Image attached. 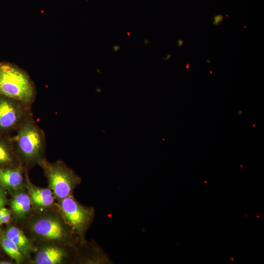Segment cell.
Masks as SVG:
<instances>
[{"mask_svg": "<svg viewBox=\"0 0 264 264\" xmlns=\"http://www.w3.org/2000/svg\"><path fill=\"white\" fill-rule=\"evenodd\" d=\"M11 139L21 164L25 168L39 163L44 158L45 136L33 116L27 119L15 132Z\"/></svg>", "mask_w": 264, "mask_h": 264, "instance_id": "6da1fadb", "label": "cell"}, {"mask_svg": "<svg viewBox=\"0 0 264 264\" xmlns=\"http://www.w3.org/2000/svg\"><path fill=\"white\" fill-rule=\"evenodd\" d=\"M0 94L31 106L36 89L27 72L14 64L3 62H0Z\"/></svg>", "mask_w": 264, "mask_h": 264, "instance_id": "7a4b0ae2", "label": "cell"}, {"mask_svg": "<svg viewBox=\"0 0 264 264\" xmlns=\"http://www.w3.org/2000/svg\"><path fill=\"white\" fill-rule=\"evenodd\" d=\"M39 165L54 197L60 200L72 195L74 189L81 183V178L61 160L51 163L44 158Z\"/></svg>", "mask_w": 264, "mask_h": 264, "instance_id": "3957f363", "label": "cell"}, {"mask_svg": "<svg viewBox=\"0 0 264 264\" xmlns=\"http://www.w3.org/2000/svg\"><path fill=\"white\" fill-rule=\"evenodd\" d=\"M31 230L37 238L55 242L73 244L79 241L78 237L66 222L55 216L40 217L31 224Z\"/></svg>", "mask_w": 264, "mask_h": 264, "instance_id": "277c9868", "label": "cell"}, {"mask_svg": "<svg viewBox=\"0 0 264 264\" xmlns=\"http://www.w3.org/2000/svg\"><path fill=\"white\" fill-rule=\"evenodd\" d=\"M59 208L62 217L77 236L81 244L85 242L86 233L94 218V209L83 205L72 195L61 199Z\"/></svg>", "mask_w": 264, "mask_h": 264, "instance_id": "5b68a950", "label": "cell"}, {"mask_svg": "<svg viewBox=\"0 0 264 264\" xmlns=\"http://www.w3.org/2000/svg\"><path fill=\"white\" fill-rule=\"evenodd\" d=\"M32 116L31 105L0 94V134L10 135Z\"/></svg>", "mask_w": 264, "mask_h": 264, "instance_id": "8992f818", "label": "cell"}, {"mask_svg": "<svg viewBox=\"0 0 264 264\" xmlns=\"http://www.w3.org/2000/svg\"><path fill=\"white\" fill-rule=\"evenodd\" d=\"M21 165L15 153L11 136L0 134V168Z\"/></svg>", "mask_w": 264, "mask_h": 264, "instance_id": "52a82bcc", "label": "cell"}, {"mask_svg": "<svg viewBox=\"0 0 264 264\" xmlns=\"http://www.w3.org/2000/svg\"><path fill=\"white\" fill-rule=\"evenodd\" d=\"M25 170L26 168L22 165L14 167L0 168V185L13 189L22 186L26 177L25 176L24 178Z\"/></svg>", "mask_w": 264, "mask_h": 264, "instance_id": "ba28073f", "label": "cell"}, {"mask_svg": "<svg viewBox=\"0 0 264 264\" xmlns=\"http://www.w3.org/2000/svg\"><path fill=\"white\" fill-rule=\"evenodd\" d=\"M25 180L28 194L31 203L41 208L48 207L54 202V196L50 188H41L32 185L26 174Z\"/></svg>", "mask_w": 264, "mask_h": 264, "instance_id": "9c48e42d", "label": "cell"}, {"mask_svg": "<svg viewBox=\"0 0 264 264\" xmlns=\"http://www.w3.org/2000/svg\"><path fill=\"white\" fill-rule=\"evenodd\" d=\"M66 253L62 248L54 245L43 247L37 254V264H59L66 258Z\"/></svg>", "mask_w": 264, "mask_h": 264, "instance_id": "30bf717a", "label": "cell"}, {"mask_svg": "<svg viewBox=\"0 0 264 264\" xmlns=\"http://www.w3.org/2000/svg\"><path fill=\"white\" fill-rule=\"evenodd\" d=\"M31 201L28 194L21 192L17 194L11 203V209L18 218H25L31 211Z\"/></svg>", "mask_w": 264, "mask_h": 264, "instance_id": "8fae6325", "label": "cell"}, {"mask_svg": "<svg viewBox=\"0 0 264 264\" xmlns=\"http://www.w3.org/2000/svg\"><path fill=\"white\" fill-rule=\"evenodd\" d=\"M6 236L11 240L20 248L22 254L31 249V244L23 232L15 226H11L6 231Z\"/></svg>", "mask_w": 264, "mask_h": 264, "instance_id": "7c38bea8", "label": "cell"}, {"mask_svg": "<svg viewBox=\"0 0 264 264\" xmlns=\"http://www.w3.org/2000/svg\"><path fill=\"white\" fill-rule=\"evenodd\" d=\"M1 244L4 251L17 263L23 261V256L19 247L6 235L2 237Z\"/></svg>", "mask_w": 264, "mask_h": 264, "instance_id": "4fadbf2b", "label": "cell"}, {"mask_svg": "<svg viewBox=\"0 0 264 264\" xmlns=\"http://www.w3.org/2000/svg\"><path fill=\"white\" fill-rule=\"evenodd\" d=\"M11 218V213L10 211L7 210L4 213L1 218L0 219V225L5 224L8 223Z\"/></svg>", "mask_w": 264, "mask_h": 264, "instance_id": "5bb4252c", "label": "cell"}, {"mask_svg": "<svg viewBox=\"0 0 264 264\" xmlns=\"http://www.w3.org/2000/svg\"><path fill=\"white\" fill-rule=\"evenodd\" d=\"M6 202V196L3 190L0 189V209L3 207Z\"/></svg>", "mask_w": 264, "mask_h": 264, "instance_id": "9a60e30c", "label": "cell"}, {"mask_svg": "<svg viewBox=\"0 0 264 264\" xmlns=\"http://www.w3.org/2000/svg\"><path fill=\"white\" fill-rule=\"evenodd\" d=\"M223 20V17L221 15H218L214 17L213 23L215 25H218Z\"/></svg>", "mask_w": 264, "mask_h": 264, "instance_id": "2e32d148", "label": "cell"}, {"mask_svg": "<svg viewBox=\"0 0 264 264\" xmlns=\"http://www.w3.org/2000/svg\"><path fill=\"white\" fill-rule=\"evenodd\" d=\"M8 209L4 207L1 208L0 209V219L1 218V217L3 216V215L4 214V213L6 212V211Z\"/></svg>", "mask_w": 264, "mask_h": 264, "instance_id": "e0dca14e", "label": "cell"}, {"mask_svg": "<svg viewBox=\"0 0 264 264\" xmlns=\"http://www.w3.org/2000/svg\"><path fill=\"white\" fill-rule=\"evenodd\" d=\"M11 264V263L7 261H0V264Z\"/></svg>", "mask_w": 264, "mask_h": 264, "instance_id": "ac0fdd59", "label": "cell"}, {"mask_svg": "<svg viewBox=\"0 0 264 264\" xmlns=\"http://www.w3.org/2000/svg\"><path fill=\"white\" fill-rule=\"evenodd\" d=\"M119 48H120V47L119 46L117 45H115L113 47V50L115 51H118L119 49Z\"/></svg>", "mask_w": 264, "mask_h": 264, "instance_id": "d6986e66", "label": "cell"}, {"mask_svg": "<svg viewBox=\"0 0 264 264\" xmlns=\"http://www.w3.org/2000/svg\"><path fill=\"white\" fill-rule=\"evenodd\" d=\"M183 41L181 40H179L177 42V43H178V46H181L183 44Z\"/></svg>", "mask_w": 264, "mask_h": 264, "instance_id": "ffe728a7", "label": "cell"}]
</instances>
